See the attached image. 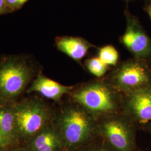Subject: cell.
Returning <instances> with one entry per match:
<instances>
[{"label":"cell","instance_id":"23","mask_svg":"<svg viewBox=\"0 0 151 151\" xmlns=\"http://www.w3.org/2000/svg\"><path fill=\"white\" fill-rule=\"evenodd\" d=\"M0 151H1V150H0Z\"/></svg>","mask_w":151,"mask_h":151},{"label":"cell","instance_id":"17","mask_svg":"<svg viewBox=\"0 0 151 151\" xmlns=\"http://www.w3.org/2000/svg\"><path fill=\"white\" fill-rule=\"evenodd\" d=\"M80 151H114L108 146H88V145L83 147Z\"/></svg>","mask_w":151,"mask_h":151},{"label":"cell","instance_id":"3","mask_svg":"<svg viewBox=\"0 0 151 151\" xmlns=\"http://www.w3.org/2000/svg\"><path fill=\"white\" fill-rule=\"evenodd\" d=\"M39 73L27 55L1 57L0 104L12 105L22 99Z\"/></svg>","mask_w":151,"mask_h":151},{"label":"cell","instance_id":"6","mask_svg":"<svg viewBox=\"0 0 151 151\" xmlns=\"http://www.w3.org/2000/svg\"><path fill=\"white\" fill-rule=\"evenodd\" d=\"M105 78L125 94L151 85V66L148 60L134 57L118 63Z\"/></svg>","mask_w":151,"mask_h":151},{"label":"cell","instance_id":"1","mask_svg":"<svg viewBox=\"0 0 151 151\" xmlns=\"http://www.w3.org/2000/svg\"><path fill=\"white\" fill-rule=\"evenodd\" d=\"M55 108L53 124L63 146V151H77L97 138V119L69 99Z\"/></svg>","mask_w":151,"mask_h":151},{"label":"cell","instance_id":"18","mask_svg":"<svg viewBox=\"0 0 151 151\" xmlns=\"http://www.w3.org/2000/svg\"><path fill=\"white\" fill-rule=\"evenodd\" d=\"M10 12L11 11L6 4L5 1L0 0V14H4Z\"/></svg>","mask_w":151,"mask_h":151},{"label":"cell","instance_id":"7","mask_svg":"<svg viewBox=\"0 0 151 151\" xmlns=\"http://www.w3.org/2000/svg\"><path fill=\"white\" fill-rule=\"evenodd\" d=\"M122 113L137 126L151 122V85L123 94Z\"/></svg>","mask_w":151,"mask_h":151},{"label":"cell","instance_id":"15","mask_svg":"<svg viewBox=\"0 0 151 151\" xmlns=\"http://www.w3.org/2000/svg\"><path fill=\"white\" fill-rule=\"evenodd\" d=\"M6 4L11 12L16 11L24 5L29 0H5Z\"/></svg>","mask_w":151,"mask_h":151},{"label":"cell","instance_id":"22","mask_svg":"<svg viewBox=\"0 0 151 151\" xmlns=\"http://www.w3.org/2000/svg\"><path fill=\"white\" fill-rule=\"evenodd\" d=\"M125 1H131V0H125Z\"/></svg>","mask_w":151,"mask_h":151},{"label":"cell","instance_id":"21","mask_svg":"<svg viewBox=\"0 0 151 151\" xmlns=\"http://www.w3.org/2000/svg\"><path fill=\"white\" fill-rule=\"evenodd\" d=\"M148 12H149V14H150V16L151 17V6L149 8V10H148Z\"/></svg>","mask_w":151,"mask_h":151},{"label":"cell","instance_id":"4","mask_svg":"<svg viewBox=\"0 0 151 151\" xmlns=\"http://www.w3.org/2000/svg\"><path fill=\"white\" fill-rule=\"evenodd\" d=\"M19 143L30 140L52 123L55 108L37 96L22 97L11 105Z\"/></svg>","mask_w":151,"mask_h":151},{"label":"cell","instance_id":"9","mask_svg":"<svg viewBox=\"0 0 151 151\" xmlns=\"http://www.w3.org/2000/svg\"><path fill=\"white\" fill-rule=\"evenodd\" d=\"M73 87L60 84L40 72L28 88L27 94L37 92L44 98L59 104L65 95L70 93Z\"/></svg>","mask_w":151,"mask_h":151},{"label":"cell","instance_id":"19","mask_svg":"<svg viewBox=\"0 0 151 151\" xmlns=\"http://www.w3.org/2000/svg\"><path fill=\"white\" fill-rule=\"evenodd\" d=\"M143 127L145 130L151 134V122L145 124Z\"/></svg>","mask_w":151,"mask_h":151},{"label":"cell","instance_id":"5","mask_svg":"<svg viewBox=\"0 0 151 151\" xmlns=\"http://www.w3.org/2000/svg\"><path fill=\"white\" fill-rule=\"evenodd\" d=\"M137 125L123 113L97 120V137L114 151H134Z\"/></svg>","mask_w":151,"mask_h":151},{"label":"cell","instance_id":"2","mask_svg":"<svg viewBox=\"0 0 151 151\" xmlns=\"http://www.w3.org/2000/svg\"><path fill=\"white\" fill-rule=\"evenodd\" d=\"M69 99L96 119L122 112L123 94L105 78H100L73 87Z\"/></svg>","mask_w":151,"mask_h":151},{"label":"cell","instance_id":"11","mask_svg":"<svg viewBox=\"0 0 151 151\" xmlns=\"http://www.w3.org/2000/svg\"><path fill=\"white\" fill-rule=\"evenodd\" d=\"M57 48L72 60L80 63L88 50L95 46L81 37L70 36L58 37L55 40Z\"/></svg>","mask_w":151,"mask_h":151},{"label":"cell","instance_id":"8","mask_svg":"<svg viewBox=\"0 0 151 151\" xmlns=\"http://www.w3.org/2000/svg\"><path fill=\"white\" fill-rule=\"evenodd\" d=\"M126 29L120 41L134 58L147 60L151 57V40L134 16L125 9Z\"/></svg>","mask_w":151,"mask_h":151},{"label":"cell","instance_id":"14","mask_svg":"<svg viewBox=\"0 0 151 151\" xmlns=\"http://www.w3.org/2000/svg\"><path fill=\"white\" fill-rule=\"evenodd\" d=\"M87 70L98 78H102L108 70L109 65L104 63L99 57H93L85 61Z\"/></svg>","mask_w":151,"mask_h":151},{"label":"cell","instance_id":"16","mask_svg":"<svg viewBox=\"0 0 151 151\" xmlns=\"http://www.w3.org/2000/svg\"><path fill=\"white\" fill-rule=\"evenodd\" d=\"M11 146L10 141L7 138L0 127V150L5 151L8 150Z\"/></svg>","mask_w":151,"mask_h":151},{"label":"cell","instance_id":"12","mask_svg":"<svg viewBox=\"0 0 151 151\" xmlns=\"http://www.w3.org/2000/svg\"><path fill=\"white\" fill-rule=\"evenodd\" d=\"M0 127L11 146L19 143L16 133L14 114L11 105L0 104Z\"/></svg>","mask_w":151,"mask_h":151},{"label":"cell","instance_id":"13","mask_svg":"<svg viewBox=\"0 0 151 151\" xmlns=\"http://www.w3.org/2000/svg\"><path fill=\"white\" fill-rule=\"evenodd\" d=\"M98 55V57L108 65L115 67L118 63L119 53L111 45H105L99 49Z\"/></svg>","mask_w":151,"mask_h":151},{"label":"cell","instance_id":"20","mask_svg":"<svg viewBox=\"0 0 151 151\" xmlns=\"http://www.w3.org/2000/svg\"><path fill=\"white\" fill-rule=\"evenodd\" d=\"M11 151H30L27 148L25 147V148H17V149H15L14 150H12Z\"/></svg>","mask_w":151,"mask_h":151},{"label":"cell","instance_id":"10","mask_svg":"<svg viewBox=\"0 0 151 151\" xmlns=\"http://www.w3.org/2000/svg\"><path fill=\"white\" fill-rule=\"evenodd\" d=\"M27 148L31 151H63L62 142L53 123L33 137Z\"/></svg>","mask_w":151,"mask_h":151}]
</instances>
